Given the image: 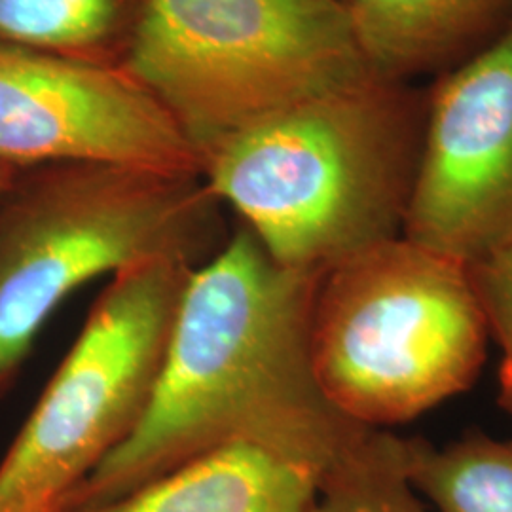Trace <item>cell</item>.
I'll return each mask as SVG.
<instances>
[{"instance_id":"obj_1","label":"cell","mask_w":512,"mask_h":512,"mask_svg":"<svg viewBox=\"0 0 512 512\" xmlns=\"http://www.w3.org/2000/svg\"><path fill=\"white\" fill-rule=\"evenodd\" d=\"M321 275L277 264L245 226L226 238L184 285L145 418L63 505L109 501L230 446L319 486L372 431L330 403L315 372Z\"/></svg>"},{"instance_id":"obj_2","label":"cell","mask_w":512,"mask_h":512,"mask_svg":"<svg viewBox=\"0 0 512 512\" xmlns=\"http://www.w3.org/2000/svg\"><path fill=\"white\" fill-rule=\"evenodd\" d=\"M427 101L374 76L277 110L203 152V183L277 264L325 274L403 236Z\"/></svg>"},{"instance_id":"obj_3","label":"cell","mask_w":512,"mask_h":512,"mask_svg":"<svg viewBox=\"0 0 512 512\" xmlns=\"http://www.w3.org/2000/svg\"><path fill=\"white\" fill-rule=\"evenodd\" d=\"M219 209L200 175L93 162L18 173L0 200V399L71 294L150 260L200 266L226 241Z\"/></svg>"},{"instance_id":"obj_4","label":"cell","mask_w":512,"mask_h":512,"mask_svg":"<svg viewBox=\"0 0 512 512\" xmlns=\"http://www.w3.org/2000/svg\"><path fill=\"white\" fill-rule=\"evenodd\" d=\"M490 330L467 264L410 239L321 275L311 319L319 384L349 420L387 429L469 389Z\"/></svg>"},{"instance_id":"obj_5","label":"cell","mask_w":512,"mask_h":512,"mask_svg":"<svg viewBox=\"0 0 512 512\" xmlns=\"http://www.w3.org/2000/svg\"><path fill=\"white\" fill-rule=\"evenodd\" d=\"M203 152L378 74L342 0H143L122 61Z\"/></svg>"},{"instance_id":"obj_6","label":"cell","mask_w":512,"mask_h":512,"mask_svg":"<svg viewBox=\"0 0 512 512\" xmlns=\"http://www.w3.org/2000/svg\"><path fill=\"white\" fill-rule=\"evenodd\" d=\"M196 266L150 260L110 277L0 461V512H55L147 414Z\"/></svg>"},{"instance_id":"obj_7","label":"cell","mask_w":512,"mask_h":512,"mask_svg":"<svg viewBox=\"0 0 512 512\" xmlns=\"http://www.w3.org/2000/svg\"><path fill=\"white\" fill-rule=\"evenodd\" d=\"M80 162L202 177L183 129L124 65L0 42V164Z\"/></svg>"},{"instance_id":"obj_8","label":"cell","mask_w":512,"mask_h":512,"mask_svg":"<svg viewBox=\"0 0 512 512\" xmlns=\"http://www.w3.org/2000/svg\"><path fill=\"white\" fill-rule=\"evenodd\" d=\"M403 238L463 264L512 241V19L429 93Z\"/></svg>"},{"instance_id":"obj_9","label":"cell","mask_w":512,"mask_h":512,"mask_svg":"<svg viewBox=\"0 0 512 512\" xmlns=\"http://www.w3.org/2000/svg\"><path fill=\"white\" fill-rule=\"evenodd\" d=\"M317 480L251 446L192 459L128 494L55 512H308Z\"/></svg>"},{"instance_id":"obj_10","label":"cell","mask_w":512,"mask_h":512,"mask_svg":"<svg viewBox=\"0 0 512 512\" xmlns=\"http://www.w3.org/2000/svg\"><path fill=\"white\" fill-rule=\"evenodd\" d=\"M346 6L368 65L395 82L469 59L512 19V0H349Z\"/></svg>"},{"instance_id":"obj_11","label":"cell","mask_w":512,"mask_h":512,"mask_svg":"<svg viewBox=\"0 0 512 512\" xmlns=\"http://www.w3.org/2000/svg\"><path fill=\"white\" fill-rule=\"evenodd\" d=\"M143 0H0V42L44 54L110 63L129 40ZM126 50V46L122 44Z\"/></svg>"},{"instance_id":"obj_12","label":"cell","mask_w":512,"mask_h":512,"mask_svg":"<svg viewBox=\"0 0 512 512\" xmlns=\"http://www.w3.org/2000/svg\"><path fill=\"white\" fill-rule=\"evenodd\" d=\"M408 471L439 512H512V440L469 433L435 448L408 439Z\"/></svg>"},{"instance_id":"obj_13","label":"cell","mask_w":512,"mask_h":512,"mask_svg":"<svg viewBox=\"0 0 512 512\" xmlns=\"http://www.w3.org/2000/svg\"><path fill=\"white\" fill-rule=\"evenodd\" d=\"M308 512H427L408 471V439L372 429L319 486Z\"/></svg>"},{"instance_id":"obj_14","label":"cell","mask_w":512,"mask_h":512,"mask_svg":"<svg viewBox=\"0 0 512 512\" xmlns=\"http://www.w3.org/2000/svg\"><path fill=\"white\" fill-rule=\"evenodd\" d=\"M478 304L503 359L497 403L512 416V241L467 264Z\"/></svg>"},{"instance_id":"obj_15","label":"cell","mask_w":512,"mask_h":512,"mask_svg":"<svg viewBox=\"0 0 512 512\" xmlns=\"http://www.w3.org/2000/svg\"><path fill=\"white\" fill-rule=\"evenodd\" d=\"M19 169H14L10 165L0 164V200L4 198V194L10 190L12 183L18 177Z\"/></svg>"},{"instance_id":"obj_16","label":"cell","mask_w":512,"mask_h":512,"mask_svg":"<svg viewBox=\"0 0 512 512\" xmlns=\"http://www.w3.org/2000/svg\"><path fill=\"white\" fill-rule=\"evenodd\" d=\"M342 2H346V4H348L349 0H342Z\"/></svg>"}]
</instances>
